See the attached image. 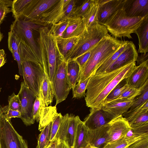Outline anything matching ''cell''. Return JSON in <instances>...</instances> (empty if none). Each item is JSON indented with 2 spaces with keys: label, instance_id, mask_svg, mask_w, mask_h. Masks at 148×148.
<instances>
[{
  "label": "cell",
  "instance_id": "cell-1",
  "mask_svg": "<svg viewBox=\"0 0 148 148\" xmlns=\"http://www.w3.org/2000/svg\"><path fill=\"white\" fill-rule=\"evenodd\" d=\"M136 66V62L120 68L92 76L86 87L85 101L90 108L101 109L107 96L122 79L127 78Z\"/></svg>",
  "mask_w": 148,
  "mask_h": 148
},
{
  "label": "cell",
  "instance_id": "cell-2",
  "mask_svg": "<svg viewBox=\"0 0 148 148\" xmlns=\"http://www.w3.org/2000/svg\"><path fill=\"white\" fill-rule=\"evenodd\" d=\"M127 41L119 40L109 34L103 38L94 47L89 58L80 71L78 82L94 75L103 63Z\"/></svg>",
  "mask_w": 148,
  "mask_h": 148
},
{
  "label": "cell",
  "instance_id": "cell-3",
  "mask_svg": "<svg viewBox=\"0 0 148 148\" xmlns=\"http://www.w3.org/2000/svg\"><path fill=\"white\" fill-rule=\"evenodd\" d=\"M38 31L39 36L38 42L40 56H43L46 60L48 74L52 84L60 56L61 54L59 49L56 38L48 27L46 26L40 27Z\"/></svg>",
  "mask_w": 148,
  "mask_h": 148
},
{
  "label": "cell",
  "instance_id": "cell-4",
  "mask_svg": "<svg viewBox=\"0 0 148 148\" xmlns=\"http://www.w3.org/2000/svg\"><path fill=\"white\" fill-rule=\"evenodd\" d=\"M108 34L106 27L96 22L85 29L77 41L64 58L66 61L74 60L94 47Z\"/></svg>",
  "mask_w": 148,
  "mask_h": 148
},
{
  "label": "cell",
  "instance_id": "cell-5",
  "mask_svg": "<svg viewBox=\"0 0 148 148\" xmlns=\"http://www.w3.org/2000/svg\"><path fill=\"white\" fill-rule=\"evenodd\" d=\"M144 18L129 17L123 7L116 12L103 25L116 38L127 37L132 38L131 34L134 33Z\"/></svg>",
  "mask_w": 148,
  "mask_h": 148
},
{
  "label": "cell",
  "instance_id": "cell-6",
  "mask_svg": "<svg viewBox=\"0 0 148 148\" xmlns=\"http://www.w3.org/2000/svg\"><path fill=\"white\" fill-rule=\"evenodd\" d=\"M76 1L75 0H59L51 10L42 14L34 23L46 26L47 25H52L67 19L71 16Z\"/></svg>",
  "mask_w": 148,
  "mask_h": 148
},
{
  "label": "cell",
  "instance_id": "cell-7",
  "mask_svg": "<svg viewBox=\"0 0 148 148\" xmlns=\"http://www.w3.org/2000/svg\"><path fill=\"white\" fill-rule=\"evenodd\" d=\"M40 26L32 22L24 21L20 19H15L10 29L16 34L21 42L29 47L37 57L42 65L40 53L38 46L33 36V31L40 28Z\"/></svg>",
  "mask_w": 148,
  "mask_h": 148
},
{
  "label": "cell",
  "instance_id": "cell-8",
  "mask_svg": "<svg viewBox=\"0 0 148 148\" xmlns=\"http://www.w3.org/2000/svg\"><path fill=\"white\" fill-rule=\"evenodd\" d=\"M0 148H28L27 143L15 130L11 120L7 119L0 110Z\"/></svg>",
  "mask_w": 148,
  "mask_h": 148
},
{
  "label": "cell",
  "instance_id": "cell-9",
  "mask_svg": "<svg viewBox=\"0 0 148 148\" xmlns=\"http://www.w3.org/2000/svg\"><path fill=\"white\" fill-rule=\"evenodd\" d=\"M66 61L61 54L52 82L56 106L66 98L72 88L69 82L67 73Z\"/></svg>",
  "mask_w": 148,
  "mask_h": 148
},
{
  "label": "cell",
  "instance_id": "cell-10",
  "mask_svg": "<svg viewBox=\"0 0 148 148\" xmlns=\"http://www.w3.org/2000/svg\"><path fill=\"white\" fill-rule=\"evenodd\" d=\"M22 76L25 85L39 97L44 69L38 62L25 60L22 62Z\"/></svg>",
  "mask_w": 148,
  "mask_h": 148
},
{
  "label": "cell",
  "instance_id": "cell-11",
  "mask_svg": "<svg viewBox=\"0 0 148 148\" xmlns=\"http://www.w3.org/2000/svg\"><path fill=\"white\" fill-rule=\"evenodd\" d=\"M19 96L21 105V117L20 119L26 126L33 124L35 121L32 114L34 101L37 97L25 84L24 82L21 84Z\"/></svg>",
  "mask_w": 148,
  "mask_h": 148
},
{
  "label": "cell",
  "instance_id": "cell-12",
  "mask_svg": "<svg viewBox=\"0 0 148 148\" xmlns=\"http://www.w3.org/2000/svg\"><path fill=\"white\" fill-rule=\"evenodd\" d=\"M59 1L32 0L22 14L17 18L34 23L42 14L55 5Z\"/></svg>",
  "mask_w": 148,
  "mask_h": 148
},
{
  "label": "cell",
  "instance_id": "cell-13",
  "mask_svg": "<svg viewBox=\"0 0 148 148\" xmlns=\"http://www.w3.org/2000/svg\"><path fill=\"white\" fill-rule=\"evenodd\" d=\"M108 124L107 144L124 137L131 128L128 121L122 116L111 120Z\"/></svg>",
  "mask_w": 148,
  "mask_h": 148
},
{
  "label": "cell",
  "instance_id": "cell-14",
  "mask_svg": "<svg viewBox=\"0 0 148 148\" xmlns=\"http://www.w3.org/2000/svg\"><path fill=\"white\" fill-rule=\"evenodd\" d=\"M124 0H99L97 22L103 25L119 9L123 7Z\"/></svg>",
  "mask_w": 148,
  "mask_h": 148
},
{
  "label": "cell",
  "instance_id": "cell-15",
  "mask_svg": "<svg viewBox=\"0 0 148 148\" xmlns=\"http://www.w3.org/2000/svg\"><path fill=\"white\" fill-rule=\"evenodd\" d=\"M133 100L115 99L104 103L101 109L112 120L127 111L133 104Z\"/></svg>",
  "mask_w": 148,
  "mask_h": 148
},
{
  "label": "cell",
  "instance_id": "cell-16",
  "mask_svg": "<svg viewBox=\"0 0 148 148\" xmlns=\"http://www.w3.org/2000/svg\"><path fill=\"white\" fill-rule=\"evenodd\" d=\"M138 56L135 45L128 41L125 49L109 67L106 72L120 68L136 61Z\"/></svg>",
  "mask_w": 148,
  "mask_h": 148
},
{
  "label": "cell",
  "instance_id": "cell-17",
  "mask_svg": "<svg viewBox=\"0 0 148 148\" xmlns=\"http://www.w3.org/2000/svg\"><path fill=\"white\" fill-rule=\"evenodd\" d=\"M123 8L129 17L148 16V0H124Z\"/></svg>",
  "mask_w": 148,
  "mask_h": 148
},
{
  "label": "cell",
  "instance_id": "cell-18",
  "mask_svg": "<svg viewBox=\"0 0 148 148\" xmlns=\"http://www.w3.org/2000/svg\"><path fill=\"white\" fill-rule=\"evenodd\" d=\"M111 120L101 109L90 108V112L83 122L88 129L93 130L107 124Z\"/></svg>",
  "mask_w": 148,
  "mask_h": 148
},
{
  "label": "cell",
  "instance_id": "cell-19",
  "mask_svg": "<svg viewBox=\"0 0 148 148\" xmlns=\"http://www.w3.org/2000/svg\"><path fill=\"white\" fill-rule=\"evenodd\" d=\"M129 86L138 88L148 80V60L138 66L127 78Z\"/></svg>",
  "mask_w": 148,
  "mask_h": 148
},
{
  "label": "cell",
  "instance_id": "cell-20",
  "mask_svg": "<svg viewBox=\"0 0 148 148\" xmlns=\"http://www.w3.org/2000/svg\"><path fill=\"white\" fill-rule=\"evenodd\" d=\"M54 96L52 83L48 74L44 71L41 82L39 98L43 108L48 106L52 102Z\"/></svg>",
  "mask_w": 148,
  "mask_h": 148
},
{
  "label": "cell",
  "instance_id": "cell-21",
  "mask_svg": "<svg viewBox=\"0 0 148 148\" xmlns=\"http://www.w3.org/2000/svg\"><path fill=\"white\" fill-rule=\"evenodd\" d=\"M108 123L94 130L88 129L89 144L96 148L104 147L108 142Z\"/></svg>",
  "mask_w": 148,
  "mask_h": 148
},
{
  "label": "cell",
  "instance_id": "cell-22",
  "mask_svg": "<svg viewBox=\"0 0 148 148\" xmlns=\"http://www.w3.org/2000/svg\"><path fill=\"white\" fill-rule=\"evenodd\" d=\"M68 25L62 37L68 38L80 36L85 30L81 17L71 16L67 18Z\"/></svg>",
  "mask_w": 148,
  "mask_h": 148
},
{
  "label": "cell",
  "instance_id": "cell-23",
  "mask_svg": "<svg viewBox=\"0 0 148 148\" xmlns=\"http://www.w3.org/2000/svg\"><path fill=\"white\" fill-rule=\"evenodd\" d=\"M134 33L139 40L138 53L145 54L148 52V16L144 18Z\"/></svg>",
  "mask_w": 148,
  "mask_h": 148
},
{
  "label": "cell",
  "instance_id": "cell-24",
  "mask_svg": "<svg viewBox=\"0 0 148 148\" xmlns=\"http://www.w3.org/2000/svg\"><path fill=\"white\" fill-rule=\"evenodd\" d=\"M88 144V129L81 121L77 126L73 148H86Z\"/></svg>",
  "mask_w": 148,
  "mask_h": 148
},
{
  "label": "cell",
  "instance_id": "cell-25",
  "mask_svg": "<svg viewBox=\"0 0 148 148\" xmlns=\"http://www.w3.org/2000/svg\"><path fill=\"white\" fill-rule=\"evenodd\" d=\"M148 136V133L134 134L130 137H124L116 141L108 143L103 148H125L135 142Z\"/></svg>",
  "mask_w": 148,
  "mask_h": 148
},
{
  "label": "cell",
  "instance_id": "cell-26",
  "mask_svg": "<svg viewBox=\"0 0 148 148\" xmlns=\"http://www.w3.org/2000/svg\"><path fill=\"white\" fill-rule=\"evenodd\" d=\"M78 116L70 115L69 124L64 142L70 148H73L78 124L81 121Z\"/></svg>",
  "mask_w": 148,
  "mask_h": 148
},
{
  "label": "cell",
  "instance_id": "cell-27",
  "mask_svg": "<svg viewBox=\"0 0 148 148\" xmlns=\"http://www.w3.org/2000/svg\"><path fill=\"white\" fill-rule=\"evenodd\" d=\"M99 6V0H92L88 10L82 17L85 29L97 22Z\"/></svg>",
  "mask_w": 148,
  "mask_h": 148
},
{
  "label": "cell",
  "instance_id": "cell-28",
  "mask_svg": "<svg viewBox=\"0 0 148 148\" xmlns=\"http://www.w3.org/2000/svg\"><path fill=\"white\" fill-rule=\"evenodd\" d=\"M67 73L68 79L72 88L79 81L80 77V68L74 60L67 61Z\"/></svg>",
  "mask_w": 148,
  "mask_h": 148
},
{
  "label": "cell",
  "instance_id": "cell-29",
  "mask_svg": "<svg viewBox=\"0 0 148 148\" xmlns=\"http://www.w3.org/2000/svg\"><path fill=\"white\" fill-rule=\"evenodd\" d=\"M57 113L56 106H48L43 108L39 121V130L41 131L47 125L52 121Z\"/></svg>",
  "mask_w": 148,
  "mask_h": 148
},
{
  "label": "cell",
  "instance_id": "cell-30",
  "mask_svg": "<svg viewBox=\"0 0 148 148\" xmlns=\"http://www.w3.org/2000/svg\"><path fill=\"white\" fill-rule=\"evenodd\" d=\"M80 37V36L68 38L62 37L56 38L59 49L64 58L78 40Z\"/></svg>",
  "mask_w": 148,
  "mask_h": 148
},
{
  "label": "cell",
  "instance_id": "cell-31",
  "mask_svg": "<svg viewBox=\"0 0 148 148\" xmlns=\"http://www.w3.org/2000/svg\"><path fill=\"white\" fill-rule=\"evenodd\" d=\"M52 122L47 125L41 131L39 136L36 148H46L51 143L50 139Z\"/></svg>",
  "mask_w": 148,
  "mask_h": 148
},
{
  "label": "cell",
  "instance_id": "cell-32",
  "mask_svg": "<svg viewBox=\"0 0 148 148\" xmlns=\"http://www.w3.org/2000/svg\"><path fill=\"white\" fill-rule=\"evenodd\" d=\"M127 78L122 79L114 88L107 96L103 103L116 99L129 87Z\"/></svg>",
  "mask_w": 148,
  "mask_h": 148
},
{
  "label": "cell",
  "instance_id": "cell-33",
  "mask_svg": "<svg viewBox=\"0 0 148 148\" xmlns=\"http://www.w3.org/2000/svg\"><path fill=\"white\" fill-rule=\"evenodd\" d=\"M128 41L107 59L97 70L95 74H98L106 72L109 67L125 49Z\"/></svg>",
  "mask_w": 148,
  "mask_h": 148
},
{
  "label": "cell",
  "instance_id": "cell-34",
  "mask_svg": "<svg viewBox=\"0 0 148 148\" xmlns=\"http://www.w3.org/2000/svg\"><path fill=\"white\" fill-rule=\"evenodd\" d=\"M32 0H14L11 6V12L15 19L20 16Z\"/></svg>",
  "mask_w": 148,
  "mask_h": 148
},
{
  "label": "cell",
  "instance_id": "cell-35",
  "mask_svg": "<svg viewBox=\"0 0 148 148\" xmlns=\"http://www.w3.org/2000/svg\"><path fill=\"white\" fill-rule=\"evenodd\" d=\"M147 112H148V101L132 110L128 111L122 116L129 122Z\"/></svg>",
  "mask_w": 148,
  "mask_h": 148
},
{
  "label": "cell",
  "instance_id": "cell-36",
  "mask_svg": "<svg viewBox=\"0 0 148 148\" xmlns=\"http://www.w3.org/2000/svg\"><path fill=\"white\" fill-rule=\"evenodd\" d=\"M147 101H148V80L145 83L140 94L134 99L130 110H132L138 107Z\"/></svg>",
  "mask_w": 148,
  "mask_h": 148
},
{
  "label": "cell",
  "instance_id": "cell-37",
  "mask_svg": "<svg viewBox=\"0 0 148 148\" xmlns=\"http://www.w3.org/2000/svg\"><path fill=\"white\" fill-rule=\"evenodd\" d=\"M70 115L66 114L63 116L62 121L55 139L64 142L68 127Z\"/></svg>",
  "mask_w": 148,
  "mask_h": 148
},
{
  "label": "cell",
  "instance_id": "cell-38",
  "mask_svg": "<svg viewBox=\"0 0 148 148\" xmlns=\"http://www.w3.org/2000/svg\"><path fill=\"white\" fill-rule=\"evenodd\" d=\"M91 77L81 82H78L72 88L73 98L79 99L86 96L87 86Z\"/></svg>",
  "mask_w": 148,
  "mask_h": 148
},
{
  "label": "cell",
  "instance_id": "cell-39",
  "mask_svg": "<svg viewBox=\"0 0 148 148\" xmlns=\"http://www.w3.org/2000/svg\"><path fill=\"white\" fill-rule=\"evenodd\" d=\"M145 84L142 86L138 88L129 86L122 94L116 99L133 100L137 96L140 94L144 87Z\"/></svg>",
  "mask_w": 148,
  "mask_h": 148
},
{
  "label": "cell",
  "instance_id": "cell-40",
  "mask_svg": "<svg viewBox=\"0 0 148 148\" xmlns=\"http://www.w3.org/2000/svg\"><path fill=\"white\" fill-rule=\"evenodd\" d=\"M67 19L52 25L50 30L55 37H62L68 25Z\"/></svg>",
  "mask_w": 148,
  "mask_h": 148
},
{
  "label": "cell",
  "instance_id": "cell-41",
  "mask_svg": "<svg viewBox=\"0 0 148 148\" xmlns=\"http://www.w3.org/2000/svg\"><path fill=\"white\" fill-rule=\"evenodd\" d=\"M92 0L83 1L80 5L75 7L72 12L71 16L82 17L89 8Z\"/></svg>",
  "mask_w": 148,
  "mask_h": 148
},
{
  "label": "cell",
  "instance_id": "cell-42",
  "mask_svg": "<svg viewBox=\"0 0 148 148\" xmlns=\"http://www.w3.org/2000/svg\"><path fill=\"white\" fill-rule=\"evenodd\" d=\"M20 40L15 33L11 29L8 34V46L11 53L18 50Z\"/></svg>",
  "mask_w": 148,
  "mask_h": 148
},
{
  "label": "cell",
  "instance_id": "cell-43",
  "mask_svg": "<svg viewBox=\"0 0 148 148\" xmlns=\"http://www.w3.org/2000/svg\"><path fill=\"white\" fill-rule=\"evenodd\" d=\"M13 1L0 0V25L4 19L6 15L10 12Z\"/></svg>",
  "mask_w": 148,
  "mask_h": 148
},
{
  "label": "cell",
  "instance_id": "cell-44",
  "mask_svg": "<svg viewBox=\"0 0 148 148\" xmlns=\"http://www.w3.org/2000/svg\"><path fill=\"white\" fill-rule=\"evenodd\" d=\"M63 116L61 113H57L52 122L50 141L52 142L55 137L61 123Z\"/></svg>",
  "mask_w": 148,
  "mask_h": 148
},
{
  "label": "cell",
  "instance_id": "cell-45",
  "mask_svg": "<svg viewBox=\"0 0 148 148\" xmlns=\"http://www.w3.org/2000/svg\"><path fill=\"white\" fill-rule=\"evenodd\" d=\"M131 128L139 127L148 124V112L144 113L128 122Z\"/></svg>",
  "mask_w": 148,
  "mask_h": 148
},
{
  "label": "cell",
  "instance_id": "cell-46",
  "mask_svg": "<svg viewBox=\"0 0 148 148\" xmlns=\"http://www.w3.org/2000/svg\"><path fill=\"white\" fill-rule=\"evenodd\" d=\"M8 107L10 109L16 110L21 111L20 101L18 94L16 95L13 92L8 97Z\"/></svg>",
  "mask_w": 148,
  "mask_h": 148
},
{
  "label": "cell",
  "instance_id": "cell-47",
  "mask_svg": "<svg viewBox=\"0 0 148 148\" xmlns=\"http://www.w3.org/2000/svg\"><path fill=\"white\" fill-rule=\"evenodd\" d=\"M0 110L7 119L11 120L12 118H21L20 112L10 109L8 107V105L3 106L0 105Z\"/></svg>",
  "mask_w": 148,
  "mask_h": 148
},
{
  "label": "cell",
  "instance_id": "cell-48",
  "mask_svg": "<svg viewBox=\"0 0 148 148\" xmlns=\"http://www.w3.org/2000/svg\"><path fill=\"white\" fill-rule=\"evenodd\" d=\"M43 108L42 106L39 98L38 97L34 101L32 110L33 118L37 122H39L40 115Z\"/></svg>",
  "mask_w": 148,
  "mask_h": 148
},
{
  "label": "cell",
  "instance_id": "cell-49",
  "mask_svg": "<svg viewBox=\"0 0 148 148\" xmlns=\"http://www.w3.org/2000/svg\"><path fill=\"white\" fill-rule=\"evenodd\" d=\"M94 47L87 51L74 60L79 64L80 68V72L85 64L89 58L93 50Z\"/></svg>",
  "mask_w": 148,
  "mask_h": 148
},
{
  "label": "cell",
  "instance_id": "cell-50",
  "mask_svg": "<svg viewBox=\"0 0 148 148\" xmlns=\"http://www.w3.org/2000/svg\"><path fill=\"white\" fill-rule=\"evenodd\" d=\"M86 148H97L90 146L88 144ZM125 148H148V144L145 139L138 140Z\"/></svg>",
  "mask_w": 148,
  "mask_h": 148
},
{
  "label": "cell",
  "instance_id": "cell-51",
  "mask_svg": "<svg viewBox=\"0 0 148 148\" xmlns=\"http://www.w3.org/2000/svg\"><path fill=\"white\" fill-rule=\"evenodd\" d=\"M14 59L17 62L18 66L19 73L21 75H23L22 70V61L19 51H18L11 52Z\"/></svg>",
  "mask_w": 148,
  "mask_h": 148
},
{
  "label": "cell",
  "instance_id": "cell-52",
  "mask_svg": "<svg viewBox=\"0 0 148 148\" xmlns=\"http://www.w3.org/2000/svg\"><path fill=\"white\" fill-rule=\"evenodd\" d=\"M4 50L0 49V68L6 62Z\"/></svg>",
  "mask_w": 148,
  "mask_h": 148
},
{
  "label": "cell",
  "instance_id": "cell-53",
  "mask_svg": "<svg viewBox=\"0 0 148 148\" xmlns=\"http://www.w3.org/2000/svg\"><path fill=\"white\" fill-rule=\"evenodd\" d=\"M148 53H147L145 54L142 53V54L140 56H138L137 60V64L139 65L148 60Z\"/></svg>",
  "mask_w": 148,
  "mask_h": 148
},
{
  "label": "cell",
  "instance_id": "cell-54",
  "mask_svg": "<svg viewBox=\"0 0 148 148\" xmlns=\"http://www.w3.org/2000/svg\"><path fill=\"white\" fill-rule=\"evenodd\" d=\"M56 148H70L64 142L58 141Z\"/></svg>",
  "mask_w": 148,
  "mask_h": 148
},
{
  "label": "cell",
  "instance_id": "cell-55",
  "mask_svg": "<svg viewBox=\"0 0 148 148\" xmlns=\"http://www.w3.org/2000/svg\"><path fill=\"white\" fill-rule=\"evenodd\" d=\"M58 142V140L56 139L53 140L51 143L50 148H56Z\"/></svg>",
  "mask_w": 148,
  "mask_h": 148
},
{
  "label": "cell",
  "instance_id": "cell-56",
  "mask_svg": "<svg viewBox=\"0 0 148 148\" xmlns=\"http://www.w3.org/2000/svg\"><path fill=\"white\" fill-rule=\"evenodd\" d=\"M3 38V35L0 29V42L1 41Z\"/></svg>",
  "mask_w": 148,
  "mask_h": 148
},
{
  "label": "cell",
  "instance_id": "cell-57",
  "mask_svg": "<svg viewBox=\"0 0 148 148\" xmlns=\"http://www.w3.org/2000/svg\"><path fill=\"white\" fill-rule=\"evenodd\" d=\"M50 144L46 148H50Z\"/></svg>",
  "mask_w": 148,
  "mask_h": 148
}]
</instances>
